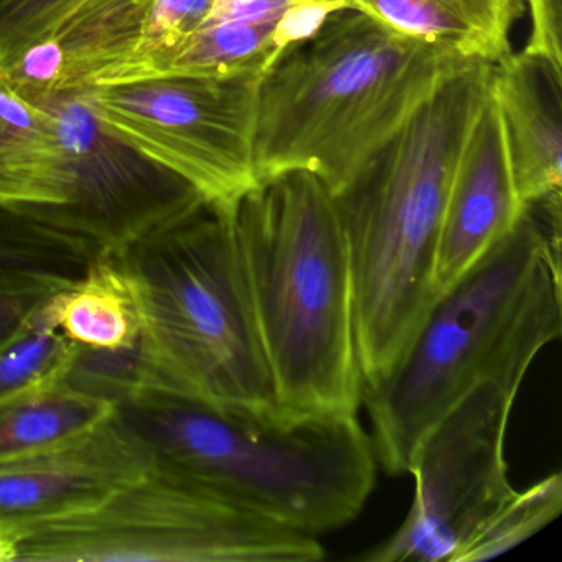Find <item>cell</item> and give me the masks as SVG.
<instances>
[{
	"mask_svg": "<svg viewBox=\"0 0 562 562\" xmlns=\"http://www.w3.org/2000/svg\"><path fill=\"white\" fill-rule=\"evenodd\" d=\"M77 278L58 274H0V347L14 338L45 301Z\"/></svg>",
	"mask_w": 562,
	"mask_h": 562,
	"instance_id": "obj_21",
	"label": "cell"
},
{
	"mask_svg": "<svg viewBox=\"0 0 562 562\" xmlns=\"http://www.w3.org/2000/svg\"><path fill=\"white\" fill-rule=\"evenodd\" d=\"M67 195L50 114L0 71V215L60 239L54 228Z\"/></svg>",
	"mask_w": 562,
	"mask_h": 562,
	"instance_id": "obj_14",
	"label": "cell"
},
{
	"mask_svg": "<svg viewBox=\"0 0 562 562\" xmlns=\"http://www.w3.org/2000/svg\"><path fill=\"white\" fill-rule=\"evenodd\" d=\"M525 210L513 183L502 114L490 90L447 196L434 265L437 294L503 238Z\"/></svg>",
	"mask_w": 562,
	"mask_h": 562,
	"instance_id": "obj_12",
	"label": "cell"
},
{
	"mask_svg": "<svg viewBox=\"0 0 562 562\" xmlns=\"http://www.w3.org/2000/svg\"><path fill=\"white\" fill-rule=\"evenodd\" d=\"M562 206H528L443 289L400 360L363 384L378 462L409 472L430 429L482 381L518 393L536 355L561 335Z\"/></svg>",
	"mask_w": 562,
	"mask_h": 562,
	"instance_id": "obj_1",
	"label": "cell"
},
{
	"mask_svg": "<svg viewBox=\"0 0 562 562\" xmlns=\"http://www.w3.org/2000/svg\"><path fill=\"white\" fill-rule=\"evenodd\" d=\"M529 9L528 44L522 54L531 55L562 71V0H526Z\"/></svg>",
	"mask_w": 562,
	"mask_h": 562,
	"instance_id": "obj_23",
	"label": "cell"
},
{
	"mask_svg": "<svg viewBox=\"0 0 562 562\" xmlns=\"http://www.w3.org/2000/svg\"><path fill=\"white\" fill-rule=\"evenodd\" d=\"M353 9L351 0H299L284 12L276 24L272 44L279 55L312 37L335 12ZM355 11V9H353Z\"/></svg>",
	"mask_w": 562,
	"mask_h": 562,
	"instance_id": "obj_22",
	"label": "cell"
},
{
	"mask_svg": "<svg viewBox=\"0 0 562 562\" xmlns=\"http://www.w3.org/2000/svg\"><path fill=\"white\" fill-rule=\"evenodd\" d=\"M562 509V475L539 480L503 502L450 562H476L505 554L554 521Z\"/></svg>",
	"mask_w": 562,
	"mask_h": 562,
	"instance_id": "obj_19",
	"label": "cell"
},
{
	"mask_svg": "<svg viewBox=\"0 0 562 562\" xmlns=\"http://www.w3.org/2000/svg\"><path fill=\"white\" fill-rule=\"evenodd\" d=\"M18 562H315V536L292 531L154 465L93 502L0 521Z\"/></svg>",
	"mask_w": 562,
	"mask_h": 562,
	"instance_id": "obj_7",
	"label": "cell"
},
{
	"mask_svg": "<svg viewBox=\"0 0 562 562\" xmlns=\"http://www.w3.org/2000/svg\"><path fill=\"white\" fill-rule=\"evenodd\" d=\"M496 381L469 391L414 453V499L403 525L358 555L368 562L452 561L480 525L516 492L505 437L516 397Z\"/></svg>",
	"mask_w": 562,
	"mask_h": 562,
	"instance_id": "obj_9",
	"label": "cell"
},
{
	"mask_svg": "<svg viewBox=\"0 0 562 562\" xmlns=\"http://www.w3.org/2000/svg\"><path fill=\"white\" fill-rule=\"evenodd\" d=\"M233 226L279 406L357 414L353 278L330 190L308 170L282 173L239 200Z\"/></svg>",
	"mask_w": 562,
	"mask_h": 562,
	"instance_id": "obj_3",
	"label": "cell"
},
{
	"mask_svg": "<svg viewBox=\"0 0 562 562\" xmlns=\"http://www.w3.org/2000/svg\"><path fill=\"white\" fill-rule=\"evenodd\" d=\"M355 11L467 61L498 65L526 0H357Z\"/></svg>",
	"mask_w": 562,
	"mask_h": 562,
	"instance_id": "obj_15",
	"label": "cell"
},
{
	"mask_svg": "<svg viewBox=\"0 0 562 562\" xmlns=\"http://www.w3.org/2000/svg\"><path fill=\"white\" fill-rule=\"evenodd\" d=\"M278 21L205 24L157 68L160 75L226 77L265 71L279 57L272 44Z\"/></svg>",
	"mask_w": 562,
	"mask_h": 562,
	"instance_id": "obj_18",
	"label": "cell"
},
{
	"mask_svg": "<svg viewBox=\"0 0 562 562\" xmlns=\"http://www.w3.org/2000/svg\"><path fill=\"white\" fill-rule=\"evenodd\" d=\"M233 213L203 202L108 258L126 279L139 318L130 390L291 417L276 396Z\"/></svg>",
	"mask_w": 562,
	"mask_h": 562,
	"instance_id": "obj_5",
	"label": "cell"
},
{
	"mask_svg": "<svg viewBox=\"0 0 562 562\" xmlns=\"http://www.w3.org/2000/svg\"><path fill=\"white\" fill-rule=\"evenodd\" d=\"M41 314L68 341L85 350H136V305L126 279L110 259L91 262L80 278L58 289L42 304Z\"/></svg>",
	"mask_w": 562,
	"mask_h": 562,
	"instance_id": "obj_17",
	"label": "cell"
},
{
	"mask_svg": "<svg viewBox=\"0 0 562 562\" xmlns=\"http://www.w3.org/2000/svg\"><path fill=\"white\" fill-rule=\"evenodd\" d=\"M492 93L502 114L516 195L525 209L562 186V71L526 54L493 67Z\"/></svg>",
	"mask_w": 562,
	"mask_h": 562,
	"instance_id": "obj_13",
	"label": "cell"
},
{
	"mask_svg": "<svg viewBox=\"0 0 562 562\" xmlns=\"http://www.w3.org/2000/svg\"><path fill=\"white\" fill-rule=\"evenodd\" d=\"M294 2H299V0H294ZM355 2H357V0H351V4H353V9H355Z\"/></svg>",
	"mask_w": 562,
	"mask_h": 562,
	"instance_id": "obj_25",
	"label": "cell"
},
{
	"mask_svg": "<svg viewBox=\"0 0 562 562\" xmlns=\"http://www.w3.org/2000/svg\"><path fill=\"white\" fill-rule=\"evenodd\" d=\"M154 465L153 449L116 409L71 439L0 465V521L85 505Z\"/></svg>",
	"mask_w": 562,
	"mask_h": 562,
	"instance_id": "obj_11",
	"label": "cell"
},
{
	"mask_svg": "<svg viewBox=\"0 0 562 562\" xmlns=\"http://www.w3.org/2000/svg\"><path fill=\"white\" fill-rule=\"evenodd\" d=\"M472 64L363 12H335L262 75L255 136L259 183L308 170L338 192Z\"/></svg>",
	"mask_w": 562,
	"mask_h": 562,
	"instance_id": "obj_4",
	"label": "cell"
},
{
	"mask_svg": "<svg viewBox=\"0 0 562 562\" xmlns=\"http://www.w3.org/2000/svg\"><path fill=\"white\" fill-rule=\"evenodd\" d=\"M262 75H160L80 91L121 140L189 182L210 205L233 213L259 186L255 136Z\"/></svg>",
	"mask_w": 562,
	"mask_h": 562,
	"instance_id": "obj_8",
	"label": "cell"
},
{
	"mask_svg": "<svg viewBox=\"0 0 562 562\" xmlns=\"http://www.w3.org/2000/svg\"><path fill=\"white\" fill-rule=\"evenodd\" d=\"M81 0H0V71L11 70L25 52L44 44Z\"/></svg>",
	"mask_w": 562,
	"mask_h": 562,
	"instance_id": "obj_20",
	"label": "cell"
},
{
	"mask_svg": "<svg viewBox=\"0 0 562 562\" xmlns=\"http://www.w3.org/2000/svg\"><path fill=\"white\" fill-rule=\"evenodd\" d=\"M294 0H216L205 24L279 21Z\"/></svg>",
	"mask_w": 562,
	"mask_h": 562,
	"instance_id": "obj_24",
	"label": "cell"
},
{
	"mask_svg": "<svg viewBox=\"0 0 562 562\" xmlns=\"http://www.w3.org/2000/svg\"><path fill=\"white\" fill-rule=\"evenodd\" d=\"M75 357L47 376L0 394V465L71 439L116 411V401L74 376Z\"/></svg>",
	"mask_w": 562,
	"mask_h": 562,
	"instance_id": "obj_16",
	"label": "cell"
},
{
	"mask_svg": "<svg viewBox=\"0 0 562 562\" xmlns=\"http://www.w3.org/2000/svg\"><path fill=\"white\" fill-rule=\"evenodd\" d=\"M116 409L157 465L292 531L341 528L376 483L373 440L357 414L259 417L150 387H131Z\"/></svg>",
	"mask_w": 562,
	"mask_h": 562,
	"instance_id": "obj_6",
	"label": "cell"
},
{
	"mask_svg": "<svg viewBox=\"0 0 562 562\" xmlns=\"http://www.w3.org/2000/svg\"><path fill=\"white\" fill-rule=\"evenodd\" d=\"M54 121L68 195L55 235L93 261L113 258L205 200L186 180L121 140L80 90L24 91Z\"/></svg>",
	"mask_w": 562,
	"mask_h": 562,
	"instance_id": "obj_10",
	"label": "cell"
},
{
	"mask_svg": "<svg viewBox=\"0 0 562 562\" xmlns=\"http://www.w3.org/2000/svg\"><path fill=\"white\" fill-rule=\"evenodd\" d=\"M492 78L482 61L453 75L331 193L350 256L363 384L394 367L439 295L434 265L447 196Z\"/></svg>",
	"mask_w": 562,
	"mask_h": 562,
	"instance_id": "obj_2",
	"label": "cell"
}]
</instances>
